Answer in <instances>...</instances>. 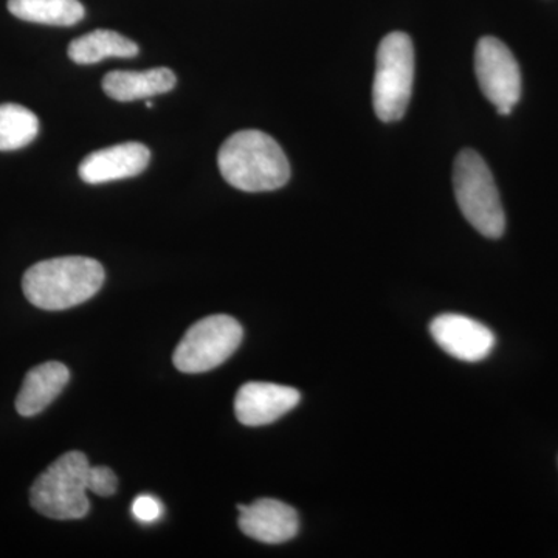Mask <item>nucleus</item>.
Listing matches in <instances>:
<instances>
[{"label":"nucleus","mask_w":558,"mask_h":558,"mask_svg":"<svg viewBox=\"0 0 558 558\" xmlns=\"http://www.w3.org/2000/svg\"><path fill=\"white\" fill-rule=\"evenodd\" d=\"M218 165L222 178L245 193L275 191L290 179L289 160L277 140L255 130L227 138L220 146Z\"/></svg>","instance_id":"nucleus-1"},{"label":"nucleus","mask_w":558,"mask_h":558,"mask_svg":"<svg viewBox=\"0 0 558 558\" xmlns=\"http://www.w3.org/2000/svg\"><path fill=\"white\" fill-rule=\"evenodd\" d=\"M105 282V269L86 256H62L40 260L25 271L22 290L33 306L65 311L97 295Z\"/></svg>","instance_id":"nucleus-2"},{"label":"nucleus","mask_w":558,"mask_h":558,"mask_svg":"<svg viewBox=\"0 0 558 558\" xmlns=\"http://www.w3.org/2000/svg\"><path fill=\"white\" fill-rule=\"evenodd\" d=\"M89 461L81 451L62 454L33 483L32 508L47 519H84L89 513Z\"/></svg>","instance_id":"nucleus-3"},{"label":"nucleus","mask_w":558,"mask_h":558,"mask_svg":"<svg viewBox=\"0 0 558 558\" xmlns=\"http://www.w3.org/2000/svg\"><path fill=\"white\" fill-rule=\"evenodd\" d=\"M454 196L470 226L483 236L498 240L506 230V215L494 175L476 150L458 154L453 167Z\"/></svg>","instance_id":"nucleus-4"},{"label":"nucleus","mask_w":558,"mask_h":558,"mask_svg":"<svg viewBox=\"0 0 558 558\" xmlns=\"http://www.w3.org/2000/svg\"><path fill=\"white\" fill-rule=\"evenodd\" d=\"M413 80V40L402 32L389 33L377 49L373 84L374 110L381 121L392 123L405 116Z\"/></svg>","instance_id":"nucleus-5"},{"label":"nucleus","mask_w":558,"mask_h":558,"mask_svg":"<svg viewBox=\"0 0 558 558\" xmlns=\"http://www.w3.org/2000/svg\"><path fill=\"white\" fill-rule=\"evenodd\" d=\"M244 330L230 315H211L186 330L174 351L175 368L186 374L207 373L227 362L240 348Z\"/></svg>","instance_id":"nucleus-6"},{"label":"nucleus","mask_w":558,"mask_h":558,"mask_svg":"<svg viewBox=\"0 0 558 558\" xmlns=\"http://www.w3.org/2000/svg\"><path fill=\"white\" fill-rule=\"evenodd\" d=\"M475 72L481 92L499 116H510L521 98L519 62L502 40L486 36L475 50Z\"/></svg>","instance_id":"nucleus-7"},{"label":"nucleus","mask_w":558,"mask_h":558,"mask_svg":"<svg viewBox=\"0 0 558 558\" xmlns=\"http://www.w3.org/2000/svg\"><path fill=\"white\" fill-rule=\"evenodd\" d=\"M433 339L451 357L462 362H481L494 351V332L476 319L459 314L439 315L429 326Z\"/></svg>","instance_id":"nucleus-8"},{"label":"nucleus","mask_w":558,"mask_h":558,"mask_svg":"<svg viewBox=\"0 0 558 558\" xmlns=\"http://www.w3.org/2000/svg\"><path fill=\"white\" fill-rule=\"evenodd\" d=\"M300 399L299 389L267 381H248L238 391L234 413L242 425L263 427L295 409Z\"/></svg>","instance_id":"nucleus-9"},{"label":"nucleus","mask_w":558,"mask_h":558,"mask_svg":"<svg viewBox=\"0 0 558 558\" xmlns=\"http://www.w3.org/2000/svg\"><path fill=\"white\" fill-rule=\"evenodd\" d=\"M238 510L241 531L256 542L281 545L299 534V513L278 499H258L250 506H238Z\"/></svg>","instance_id":"nucleus-10"},{"label":"nucleus","mask_w":558,"mask_h":558,"mask_svg":"<svg viewBox=\"0 0 558 558\" xmlns=\"http://www.w3.org/2000/svg\"><path fill=\"white\" fill-rule=\"evenodd\" d=\"M150 150L143 143L128 142L94 150L81 161L80 178L90 185L135 178L148 168Z\"/></svg>","instance_id":"nucleus-11"},{"label":"nucleus","mask_w":558,"mask_h":558,"mask_svg":"<svg viewBox=\"0 0 558 558\" xmlns=\"http://www.w3.org/2000/svg\"><path fill=\"white\" fill-rule=\"evenodd\" d=\"M68 366L60 362H47L28 371L20 395L16 410L21 416L32 417L47 409L69 384Z\"/></svg>","instance_id":"nucleus-12"},{"label":"nucleus","mask_w":558,"mask_h":558,"mask_svg":"<svg viewBox=\"0 0 558 558\" xmlns=\"http://www.w3.org/2000/svg\"><path fill=\"white\" fill-rule=\"evenodd\" d=\"M175 75L172 70L157 68L145 72H124L116 70L102 78V90L112 100L128 102L143 100L168 94L175 87Z\"/></svg>","instance_id":"nucleus-13"},{"label":"nucleus","mask_w":558,"mask_h":558,"mask_svg":"<svg viewBox=\"0 0 558 558\" xmlns=\"http://www.w3.org/2000/svg\"><path fill=\"white\" fill-rule=\"evenodd\" d=\"M138 54V46L112 31H95L73 39L69 46V58L76 64L89 65L106 58H134Z\"/></svg>","instance_id":"nucleus-14"},{"label":"nucleus","mask_w":558,"mask_h":558,"mask_svg":"<svg viewBox=\"0 0 558 558\" xmlns=\"http://www.w3.org/2000/svg\"><path fill=\"white\" fill-rule=\"evenodd\" d=\"M9 11L17 20L54 27H72L86 14L80 0H9Z\"/></svg>","instance_id":"nucleus-15"},{"label":"nucleus","mask_w":558,"mask_h":558,"mask_svg":"<svg viewBox=\"0 0 558 558\" xmlns=\"http://www.w3.org/2000/svg\"><path fill=\"white\" fill-rule=\"evenodd\" d=\"M38 132L39 120L31 109L14 102L0 105V150L25 148Z\"/></svg>","instance_id":"nucleus-16"},{"label":"nucleus","mask_w":558,"mask_h":558,"mask_svg":"<svg viewBox=\"0 0 558 558\" xmlns=\"http://www.w3.org/2000/svg\"><path fill=\"white\" fill-rule=\"evenodd\" d=\"M119 487V480L116 473L105 465H90L89 475H87V488L100 497H110L116 494Z\"/></svg>","instance_id":"nucleus-17"},{"label":"nucleus","mask_w":558,"mask_h":558,"mask_svg":"<svg viewBox=\"0 0 558 558\" xmlns=\"http://www.w3.org/2000/svg\"><path fill=\"white\" fill-rule=\"evenodd\" d=\"M161 512H163L161 502L153 495H140L132 505V513L142 523H154L160 519Z\"/></svg>","instance_id":"nucleus-18"},{"label":"nucleus","mask_w":558,"mask_h":558,"mask_svg":"<svg viewBox=\"0 0 558 558\" xmlns=\"http://www.w3.org/2000/svg\"><path fill=\"white\" fill-rule=\"evenodd\" d=\"M146 108H148V109H153V108H154L153 102H150V101H146Z\"/></svg>","instance_id":"nucleus-19"}]
</instances>
